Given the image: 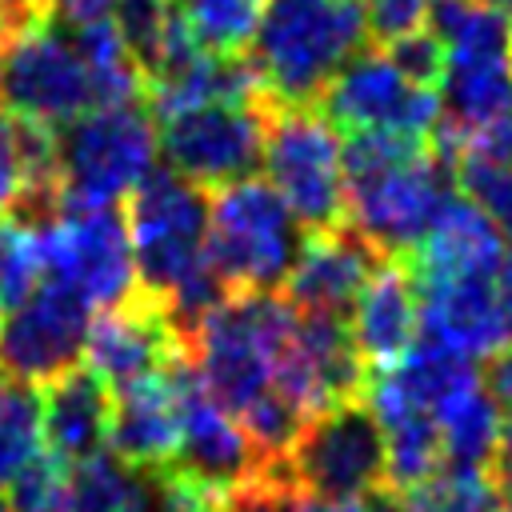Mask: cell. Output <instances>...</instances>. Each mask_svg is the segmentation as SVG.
<instances>
[{
  "instance_id": "obj_23",
  "label": "cell",
  "mask_w": 512,
  "mask_h": 512,
  "mask_svg": "<svg viewBox=\"0 0 512 512\" xmlns=\"http://www.w3.org/2000/svg\"><path fill=\"white\" fill-rule=\"evenodd\" d=\"M404 512H500V492L488 472L440 468L424 484L400 492Z\"/></svg>"
},
{
  "instance_id": "obj_34",
  "label": "cell",
  "mask_w": 512,
  "mask_h": 512,
  "mask_svg": "<svg viewBox=\"0 0 512 512\" xmlns=\"http://www.w3.org/2000/svg\"><path fill=\"white\" fill-rule=\"evenodd\" d=\"M0 512H12V504H8V496L0 492Z\"/></svg>"
},
{
  "instance_id": "obj_24",
  "label": "cell",
  "mask_w": 512,
  "mask_h": 512,
  "mask_svg": "<svg viewBox=\"0 0 512 512\" xmlns=\"http://www.w3.org/2000/svg\"><path fill=\"white\" fill-rule=\"evenodd\" d=\"M40 396L28 384L0 388V484L40 452Z\"/></svg>"
},
{
  "instance_id": "obj_12",
  "label": "cell",
  "mask_w": 512,
  "mask_h": 512,
  "mask_svg": "<svg viewBox=\"0 0 512 512\" xmlns=\"http://www.w3.org/2000/svg\"><path fill=\"white\" fill-rule=\"evenodd\" d=\"M88 320L92 308L72 288L44 276L36 292L0 320V376L28 388L64 376L84 356Z\"/></svg>"
},
{
  "instance_id": "obj_28",
  "label": "cell",
  "mask_w": 512,
  "mask_h": 512,
  "mask_svg": "<svg viewBox=\"0 0 512 512\" xmlns=\"http://www.w3.org/2000/svg\"><path fill=\"white\" fill-rule=\"evenodd\" d=\"M424 20H428V0H364L368 36H376L384 44L420 32Z\"/></svg>"
},
{
  "instance_id": "obj_15",
  "label": "cell",
  "mask_w": 512,
  "mask_h": 512,
  "mask_svg": "<svg viewBox=\"0 0 512 512\" xmlns=\"http://www.w3.org/2000/svg\"><path fill=\"white\" fill-rule=\"evenodd\" d=\"M496 276H476V272L472 276H412L416 336L440 340L464 356L496 352L508 340L500 296H496Z\"/></svg>"
},
{
  "instance_id": "obj_17",
  "label": "cell",
  "mask_w": 512,
  "mask_h": 512,
  "mask_svg": "<svg viewBox=\"0 0 512 512\" xmlns=\"http://www.w3.org/2000/svg\"><path fill=\"white\" fill-rule=\"evenodd\" d=\"M352 344L368 372L396 364L416 340V288L400 256H384L352 304Z\"/></svg>"
},
{
  "instance_id": "obj_2",
  "label": "cell",
  "mask_w": 512,
  "mask_h": 512,
  "mask_svg": "<svg viewBox=\"0 0 512 512\" xmlns=\"http://www.w3.org/2000/svg\"><path fill=\"white\" fill-rule=\"evenodd\" d=\"M364 44L368 24L356 0H268L244 60L264 104H312Z\"/></svg>"
},
{
  "instance_id": "obj_9",
  "label": "cell",
  "mask_w": 512,
  "mask_h": 512,
  "mask_svg": "<svg viewBox=\"0 0 512 512\" xmlns=\"http://www.w3.org/2000/svg\"><path fill=\"white\" fill-rule=\"evenodd\" d=\"M44 276L72 288L88 308H108L136 288V264L124 216L116 208L60 204L36 224Z\"/></svg>"
},
{
  "instance_id": "obj_31",
  "label": "cell",
  "mask_w": 512,
  "mask_h": 512,
  "mask_svg": "<svg viewBox=\"0 0 512 512\" xmlns=\"http://www.w3.org/2000/svg\"><path fill=\"white\" fill-rule=\"evenodd\" d=\"M496 296H500V312H504V328L512 340V256H504L500 276H496Z\"/></svg>"
},
{
  "instance_id": "obj_35",
  "label": "cell",
  "mask_w": 512,
  "mask_h": 512,
  "mask_svg": "<svg viewBox=\"0 0 512 512\" xmlns=\"http://www.w3.org/2000/svg\"><path fill=\"white\" fill-rule=\"evenodd\" d=\"M500 512H512V500H500Z\"/></svg>"
},
{
  "instance_id": "obj_3",
  "label": "cell",
  "mask_w": 512,
  "mask_h": 512,
  "mask_svg": "<svg viewBox=\"0 0 512 512\" xmlns=\"http://www.w3.org/2000/svg\"><path fill=\"white\" fill-rule=\"evenodd\" d=\"M296 252L300 224L268 180L244 176L208 196L204 260L228 296L280 292Z\"/></svg>"
},
{
  "instance_id": "obj_27",
  "label": "cell",
  "mask_w": 512,
  "mask_h": 512,
  "mask_svg": "<svg viewBox=\"0 0 512 512\" xmlns=\"http://www.w3.org/2000/svg\"><path fill=\"white\" fill-rule=\"evenodd\" d=\"M452 180L460 192L484 208V216L496 224V232L512 244V164L488 168V164H456Z\"/></svg>"
},
{
  "instance_id": "obj_33",
  "label": "cell",
  "mask_w": 512,
  "mask_h": 512,
  "mask_svg": "<svg viewBox=\"0 0 512 512\" xmlns=\"http://www.w3.org/2000/svg\"><path fill=\"white\" fill-rule=\"evenodd\" d=\"M480 4H488V8H496V12H500V16L508 20V24H512V0H480Z\"/></svg>"
},
{
  "instance_id": "obj_5",
  "label": "cell",
  "mask_w": 512,
  "mask_h": 512,
  "mask_svg": "<svg viewBox=\"0 0 512 512\" xmlns=\"http://www.w3.org/2000/svg\"><path fill=\"white\" fill-rule=\"evenodd\" d=\"M0 100L12 116L64 128L96 108L88 68L68 36V24L44 12L16 16L0 28Z\"/></svg>"
},
{
  "instance_id": "obj_6",
  "label": "cell",
  "mask_w": 512,
  "mask_h": 512,
  "mask_svg": "<svg viewBox=\"0 0 512 512\" xmlns=\"http://www.w3.org/2000/svg\"><path fill=\"white\" fill-rule=\"evenodd\" d=\"M260 164L304 232L344 224V140L312 104H264Z\"/></svg>"
},
{
  "instance_id": "obj_20",
  "label": "cell",
  "mask_w": 512,
  "mask_h": 512,
  "mask_svg": "<svg viewBox=\"0 0 512 512\" xmlns=\"http://www.w3.org/2000/svg\"><path fill=\"white\" fill-rule=\"evenodd\" d=\"M500 408L488 400V392L476 384L472 392L448 400L432 420L440 432V452L444 468H472L488 472L496 456V436H500Z\"/></svg>"
},
{
  "instance_id": "obj_1",
  "label": "cell",
  "mask_w": 512,
  "mask_h": 512,
  "mask_svg": "<svg viewBox=\"0 0 512 512\" xmlns=\"http://www.w3.org/2000/svg\"><path fill=\"white\" fill-rule=\"evenodd\" d=\"M456 196L452 168L428 140L352 132L344 144V224L380 256H408Z\"/></svg>"
},
{
  "instance_id": "obj_13",
  "label": "cell",
  "mask_w": 512,
  "mask_h": 512,
  "mask_svg": "<svg viewBox=\"0 0 512 512\" xmlns=\"http://www.w3.org/2000/svg\"><path fill=\"white\" fill-rule=\"evenodd\" d=\"M184 344L176 328L168 324L156 296L132 288L124 300L100 308V316L88 320L84 336V368H92L112 392L160 372L172 356H180Z\"/></svg>"
},
{
  "instance_id": "obj_25",
  "label": "cell",
  "mask_w": 512,
  "mask_h": 512,
  "mask_svg": "<svg viewBox=\"0 0 512 512\" xmlns=\"http://www.w3.org/2000/svg\"><path fill=\"white\" fill-rule=\"evenodd\" d=\"M40 280H44V260H40L36 228L16 216H0V312L24 304Z\"/></svg>"
},
{
  "instance_id": "obj_19",
  "label": "cell",
  "mask_w": 512,
  "mask_h": 512,
  "mask_svg": "<svg viewBox=\"0 0 512 512\" xmlns=\"http://www.w3.org/2000/svg\"><path fill=\"white\" fill-rule=\"evenodd\" d=\"M68 36L88 68L92 80V96L96 108L104 104H136L144 96V72L136 64V56L128 52L116 20L100 16V20H84V24H68Z\"/></svg>"
},
{
  "instance_id": "obj_22",
  "label": "cell",
  "mask_w": 512,
  "mask_h": 512,
  "mask_svg": "<svg viewBox=\"0 0 512 512\" xmlns=\"http://www.w3.org/2000/svg\"><path fill=\"white\" fill-rule=\"evenodd\" d=\"M192 40L220 56H240L252 40L260 0H176Z\"/></svg>"
},
{
  "instance_id": "obj_10",
  "label": "cell",
  "mask_w": 512,
  "mask_h": 512,
  "mask_svg": "<svg viewBox=\"0 0 512 512\" xmlns=\"http://www.w3.org/2000/svg\"><path fill=\"white\" fill-rule=\"evenodd\" d=\"M332 128L352 132H396L424 140L440 120L436 84L412 80L384 48H360L320 92Z\"/></svg>"
},
{
  "instance_id": "obj_21",
  "label": "cell",
  "mask_w": 512,
  "mask_h": 512,
  "mask_svg": "<svg viewBox=\"0 0 512 512\" xmlns=\"http://www.w3.org/2000/svg\"><path fill=\"white\" fill-rule=\"evenodd\" d=\"M68 492L72 512H152L148 488L108 448L80 464H68Z\"/></svg>"
},
{
  "instance_id": "obj_30",
  "label": "cell",
  "mask_w": 512,
  "mask_h": 512,
  "mask_svg": "<svg viewBox=\"0 0 512 512\" xmlns=\"http://www.w3.org/2000/svg\"><path fill=\"white\" fill-rule=\"evenodd\" d=\"M48 4H52V16L64 24L100 20V16H112V8H116V0H48Z\"/></svg>"
},
{
  "instance_id": "obj_26",
  "label": "cell",
  "mask_w": 512,
  "mask_h": 512,
  "mask_svg": "<svg viewBox=\"0 0 512 512\" xmlns=\"http://www.w3.org/2000/svg\"><path fill=\"white\" fill-rule=\"evenodd\" d=\"M12 512H72L68 492V464L52 452H36L16 476H12Z\"/></svg>"
},
{
  "instance_id": "obj_32",
  "label": "cell",
  "mask_w": 512,
  "mask_h": 512,
  "mask_svg": "<svg viewBox=\"0 0 512 512\" xmlns=\"http://www.w3.org/2000/svg\"><path fill=\"white\" fill-rule=\"evenodd\" d=\"M0 8H4L8 20H16V16H28V12H44L52 4L48 0H0Z\"/></svg>"
},
{
  "instance_id": "obj_16",
  "label": "cell",
  "mask_w": 512,
  "mask_h": 512,
  "mask_svg": "<svg viewBox=\"0 0 512 512\" xmlns=\"http://www.w3.org/2000/svg\"><path fill=\"white\" fill-rule=\"evenodd\" d=\"M104 448L132 472H148V476L172 464L180 448V408H176V392L164 368L112 392Z\"/></svg>"
},
{
  "instance_id": "obj_7",
  "label": "cell",
  "mask_w": 512,
  "mask_h": 512,
  "mask_svg": "<svg viewBox=\"0 0 512 512\" xmlns=\"http://www.w3.org/2000/svg\"><path fill=\"white\" fill-rule=\"evenodd\" d=\"M124 228L136 264V288L156 296L160 304L192 280L204 260V228H208V188L176 176L172 168L148 172L124 208Z\"/></svg>"
},
{
  "instance_id": "obj_18",
  "label": "cell",
  "mask_w": 512,
  "mask_h": 512,
  "mask_svg": "<svg viewBox=\"0 0 512 512\" xmlns=\"http://www.w3.org/2000/svg\"><path fill=\"white\" fill-rule=\"evenodd\" d=\"M112 388L84 364L40 388V432L48 452L64 464H80L108 444Z\"/></svg>"
},
{
  "instance_id": "obj_36",
  "label": "cell",
  "mask_w": 512,
  "mask_h": 512,
  "mask_svg": "<svg viewBox=\"0 0 512 512\" xmlns=\"http://www.w3.org/2000/svg\"><path fill=\"white\" fill-rule=\"evenodd\" d=\"M252 512H276V508H252Z\"/></svg>"
},
{
  "instance_id": "obj_8",
  "label": "cell",
  "mask_w": 512,
  "mask_h": 512,
  "mask_svg": "<svg viewBox=\"0 0 512 512\" xmlns=\"http://www.w3.org/2000/svg\"><path fill=\"white\" fill-rule=\"evenodd\" d=\"M284 468L292 492L356 504L384 484V432L360 396L340 400L304 420Z\"/></svg>"
},
{
  "instance_id": "obj_14",
  "label": "cell",
  "mask_w": 512,
  "mask_h": 512,
  "mask_svg": "<svg viewBox=\"0 0 512 512\" xmlns=\"http://www.w3.org/2000/svg\"><path fill=\"white\" fill-rule=\"evenodd\" d=\"M384 256L364 244L348 224L308 232L300 240V252L280 284V296L296 312H320V316H340L348 320L364 280Z\"/></svg>"
},
{
  "instance_id": "obj_4",
  "label": "cell",
  "mask_w": 512,
  "mask_h": 512,
  "mask_svg": "<svg viewBox=\"0 0 512 512\" xmlns=\"http://www.w3.org/2000/svg\"><path fill=\"white\" fill-rule=\"evenodd\" d=\"M60 204L116 208L152 172L156 124L136 104H104L52 132Z\"/></svg>"
},
{
  "instance_id": "obj_11",
  "label": "cell",
  "mask_w": 512,
  "mask_h": 512,
  "mask_svg": "<svg viewBox=\"0 0 512 512\" xmlns=\"http://www.w3.org/2000/svg\"><path fill=\"white\" fill-rule=\"evenodd\" d=\"M168 168L200 188L244 180L264 148V100H216L160 116L156 136Z\"/></svg>"
},
{
  "instance_id": "obj_29",
  "label": "cell",
  "mask_w": 512,
  "mask_h": 512,
  "mask_svg": "<svg viewBox=\"0 0 512 512\" xmlns=\"http://www.w3.org/2000/svg\"><path fill=\"white\" fill-rule=\"evenodd\" d=\"M480 388L488 392V400L500 408V412H512V344L504 348H496V352H488V364H484V372H480Z\"/></svg>"
}]
</instances>
